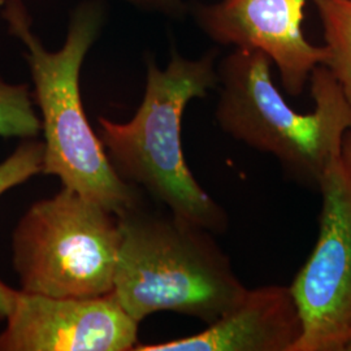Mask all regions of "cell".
I'll return each instance as SVG.
<instances>
[{
    "instance_id": "cell-4",
    "label": "cell",
    "mask_w": 351,
    "mask_h": 351,
    "mask_svg": "<svg viewBox=\"0 0 351 351\" xmlns=\"http://www.w3.org/2000/svg\"><path fill=\"white\" fill-rule=\"evenodd\" d=\"M117 217L121 242L113 294L136 322L173 311L208 326L247 290L213 232L141 203Z\"/></svg>"
},
{
    "instance_id": "cell-10",
    "label": "cell",
    "mask_w": 351,
    "mask_h": 351,
    "mask_svg": "<svg viewBox=\"0 0 351 351\" xmlns=\"http://www.w3.org/2000/svg\"><path fill=\"white\" fill-rule=\"evenodd\" d=\"M326 40L324 65L351 104V0H314Z\"/></svg>"
},
{
    "instance_id": "cell-8",
    "label": "cell",
    "mask_w": 351,
    "mask_h": 351,
    "mask_svg": "<svg viewBox=\"0 0 351 351\" xmlns=\"http://www.w3.org/2000/svg\"><path fill=\"white\" fill-rule=\"evenodd\" d=\"M307 1L220 0L194 5L193 14L216 43L263 52L276 65L285 91L298 97L315 68L326 60V47L310 43L303 33Z\"/></svg>"
},
{
    "instance_id": "cell-6",
    "label": "cell",
    "mask_w": 351,
    "mask_h": 351,
    "mask_svg": "<svg viewBox=\"0 0 351 351\" xmlns=\"http://www.w3.org/2000/svg\"><path fill=\"white\" fill-rule=\"evenodd\" d=\"M319 236L289 287L302 335L291 351H345L351 342V160L339 156L319 184Z\"/></svg>"
},
{
    "instance_id": "cell-7",
    "label": "cell",
    "mask_w": 351,
    "mask_h": 351,
    "mask_svg": "<svg viewBox=\"0 0 351 351\" xmlns=\"http://www.w3.org/2000/svg\"><path fill=\"white\" fill-rule=\"evenodd\" d=\"M0 351H129L138 322L112 293L51 297L14 290Z\"/></svg>"
},
{
    "instance_id": "cell-3",
    "label": "cell",
    "mask_w": 351,
    "mask_h": 351,
    "mask_svg": "<svg viewBox=\"0 0 351 351\" xmlns=\"http://www.w3.org/2000/svg\"><path fill=\"white\" fill-rule=\"evenodd\" d=\"M215 59V50L198 60L173 51L164 71L151 59L145 97L134 117L125 124L99 117L98 124L101 145L123 180L149 191L176 216L223 233L228 226L226 211L190 172L181 142L189 101L204 98L219 85Z\"/></svg>"
},
{
    "instance_id": "cell-11",
    "label": "cell",
    "mask_w": 351,
    "mask_h": 351,
    "mask_svg": "<svg viewBox=\"0 0 351 351\" xmlns=\"http://www.w3.org/2000/svg\"><path fill=\"white\" fill-rule=\"evenodd\" d=\"M42 130L27 85L7 84L0 78V137L32 139Z\"/></svg>"
},
{
    "instance_id": "cell-14",
    "label": "cell",
    "mask_w": 351,
    "mask_h": 351,
    "mask_svg": "<svg viewBox=\"0 0 351 351\" xmlns=\"http://www.w3.org/2000/svg\"><path fill=\"white\" fill-rule=\"evenodd\" d=\"M342 154L348 156L351 160V130H349L343 138V147H342Z\"/></svg>"
},
{
    "instance_id": "cell-12",
    "label": "cell",
    "mask_w": 351,
    "mask_h": 351,
    "mask_svg": "<svg viewBox=\"0 0 351 351\" xmlns=\"http://www.w3.org/2000/svg\"><path fill=\"white\" fill-rule=\"evenodd\" d=\"M45 145L39 141H26L17 150L0 163V195L24 184L43 169ZM14 290L0 280V319H5L10 311Z\"/></svg>"
},
{
    "instance_id": "cell-13",
    "label": "cell",
    "mask_w": 351,
    "mask_h": 351,
    "mask_svg": "<svg viewBox=\"0 0 351 351\" xmlns=\"http://www.w3.org/2000/svg\"><path fill=\"white\" fill-rule=\"evenodd\" d=\"M126 1L146 10L159 11L172 17H181L186 11V7L182 0H126Z\"/></svg>"
},
{
    "instance_id": "cell-15",
    "label": "cell",
    "mask_w": 351,
    "mask_h": 351,
    "mask_svg": "<svg viewBox=\"0 0 351 351\" xmlns=\"http://www.w3.org/2000/svg\"><path fill=\"white\" fill-rule=\"evenodd\" d=\"M345 351H351V342L348 345V346H346V350Z\"/></svg>"
},
{
    "instance_id": "cell-2",
    "label": "cell",
    "mask_w": 351,
    "mask_h": 351,
    "mask_svg": "<svg viewBox=\"0 0 351 351\" xmlns=\"http://www.w3.org/2000/svg\"><path fill=\"white\" fill-rule=\"evenodd\" d=\"M271 59L256 50L236 49L217 66L220 98L216 121L230 137L271 154L291 178L319 188L342 155L351 130V104L324 64L310 75L313 112L290 107L271 75Z\"/></svg>"
},
{
    "instance_id": "cell-1",
    "label": "cell",
    "mask_w": 351,
    "mask_h": 351,
    "mask_svg": "<svg viewBox=\"0 0 351 351\" xmlns=\"http://www.w3.org/2000/svg\"><path fill=\"white\" fill-rule=\"evenodd\" d=\"M3 16L10 33L21 39L27 50L25 59L45 132L42 173L58 176L64 188L99 203L116 216L138 206L139 189L114 171L81 101L80 71L103 25L101 3L85 1L75 8L65 43L53 52L46 50L32 32V20L21 0H8Z\"/></svg>"
},
{
    "instance_id": "cell-9",
    "label": "cell",
    "mask_w": 351,
    "mask_h": 351,
    "mask_svg": "<svg viewBox=\"0 0 351 351\" xmlns=\"http://www.w3.org/2000/svg\"><path fill=\"white\" fill-rule=\"evenodd\" d=\"M302 335L289 287L247 289L217 320L194 336L136 345V351H291Z\"/></svg>"
},
{
    "instance_id": "cell-5",
    "label": "cell",
    "mask_w": 351,
    "mask_h": 351,
    "mask_svg": "<svg viewBox=\"0 0 351 351\" xmlns=\"http://www.w3.org/2000/svg\"><path fill=\"white\" fill-rule=\"evenodd\" d=\"M120 223L97 202L64 188L36 202L13 232V267L21 290L51 297L112 293Z\"/></svg>"
}]
</instances>
